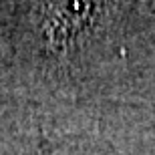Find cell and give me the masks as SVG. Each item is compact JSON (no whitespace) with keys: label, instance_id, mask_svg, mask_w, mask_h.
I'll use <instances>...</instances> for the list:
<instances>
[{"label":"cell","instance_id":"obj_1","mask_svg":"<svg viewBox=\"0 0 155 155\" xmlns=\"http://www.w3.org/2000/svg\"><path fill=\"white\" fill-rule=\"evenodd\" d=\"M105 0H42V32L51 46L64 51L95 24Z\"/></svg>","mask_w":155,"mask_h":155},{"label":"cell","instance_id":"obj_2","mask_svg":"<svg viewBox=\"0 0 155 155\" xmlns=\"http://www.w3.org/2000/svg\"><path fill=\"white\" fill-rule=\"evenodd\" d=\"M52 155H75V153H69V151H57V153H52Z\"/></svg>","mask_w":155,"mask_h":155}]
</instances>
